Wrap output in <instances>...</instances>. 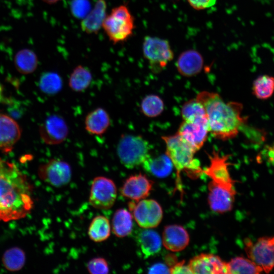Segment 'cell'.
<instances>
[{
  "label": "cell",
  "instance_id": "6da1fadb",
  "mask_svg": "<svg viewBox=\"0 0 274 274\" xmlns=\"http://www.w3.org/2000/svg\"><path fill=\"white\" fill-rule=\"evenodd\" d=\"M32 189L15 164L0 158V222L20 219L30 212Z\"/></svg>",
  "mask_w": 274,
  "mask_h": 274
},
{
  "label": "cell",
  "instance_id": "7a4b0ae2",
  "mask_svg": "<svg viewBox=\"0 0 274 274\" xmlns=\"http://www.w3.org/2000/svg\"><path fill=\"white\" fill-rule=\"evenodd\" d=\"M196 98L205 109L209 132L214 137L225 141L237 135L246 121L242 116V104L226 102L218 93L206 91L199 92Z\"/></svg>",
  "mask_w": 274,
  "mask_h": 274
},
{
  "label": "cell",
  "instance_id": "3957f363",
  "mask_svg": "<svg viewBox=\"0 0 274 274\" xmlns=\"http://www.w3.org/2000/svg\"><path fill=\"white\" fill-rule=\"evenodd\" d=\"M209 157L210 165L203 170L211 179L208 184V203L213 211L225 213L232 209L236 194L235 181L229 170V156H221L213 151Z\"/></svg>",
  "mask_w": 274,
  "mask_h": 274
},
{
  "label": "cell",
  "instance_id": "277c9868",
  "mask_svg": "<svg viewBox=\"0 0 274 274\" xmlns=\"http://www.w3.org/2000/svg\"><path fill=\"white\" fill-rule=\"evenodd\" d=\"M166 146V154L176 170L177 186L182 191L180 174L185 172L191 177H198L203 173L199 161L194 158L196 152L176 133L162 136Z\"/></svg>",
  "mask_w": 274,
  "mask_h": 274
},
{
  "label": "cell",
  "instance_id": "5b68a950",
  "mask_svg": "<svg viewBox=\"0 0 274 274\" xmlns=\"http://www.w3.org/2000/svg\"><path fill=\"white\" fill-rule=\"evenodd\" d=\"M102 28L114 44L122 43L133 34L134 18L127 7L122 5L112 9L106 17Z\"/></svg>",
  "mask_w": 274,
  "mask_h": 274
},
{
  "label": "cell",
  "instance_id": "8992f818",
  "mask_svg": "<svg viewBox=\"0 0 274 274\" xmlns=\"http://www.w3.org/2000/svg\"><path fill=\"white\" fill-rule=\"evenodd\" d=\"M150 146L143 136L123 134L118 142L116 152L121 163L128 169L142 165L149 156Z\"/></svg>",
  "mask_w": 274,
  "mask_h": 274
},
{
  "label": "cell",
  "instance_id": "52a82bcc",
  "mask_svg": "<svg viewBox=\"0 0 274 274\" xmlns=\"http://www.w3.org/2000/svg\"><path fill=\"white\" fill-rule=\"evenodd\" d=\"M143 53L155 73L162 71L174 58V53L167 40L151 36L144 38Z\"/></svg>",
  "mask_w": 274,
  "mask_h": 274
},
{
  "label": "cell",
  "instance_id": "ba28073f",
  "mask_svg": "<svg viewBox=\"0 0 274 274\" xmlns=\"http://www.w3.org/2000/svg\"><path fill=\"white\" fill-rule=\"evenodd\" d=\"M245 250L250 260L266 273L274 268V236H263L255 242L244 240Z\"/></svg>",
  "mask_w": 274,
  "mask_h": 274
},
{
  "label": "cell",
  "instance_id": "9c48e42d",
  "mask_svg": "<svg viewBox=\"0 0 274 274\" xmlns=\"http://www.w3.org/2000/svg\"><path fill=\"white\" fill-rule=\"evenodd\" d=\"M129 211L137 224L142 228H153L161 222L163 211L159 203L152 199H143L128 203Z\"/></svg>",
  "mask_w": 274,
  "mask_h": 274
},
{
  "label": "cell",
  "instance_id": "30bf717a",
  "mask_svg": "<svg viewBox=\"0 0 274 274\" xmlns=\"http://www.w3.org/2000/svg\"><path fill=\"white\" fill-rule=\"evenodd\" d=\"M117 188L112 180L98 176L93 180L89 202L95 209L108 210L114 205L117 197Z\"/></svg>",
  "mask_w": 274,
  "mask_h": 274
},
{
  "label": "cell",
  "instance_id": "8fae6325",
  "mask_svg": "<svg viewBox=\"0 0 274 274\" xmlns=\"http://www.w3.org/2000/svg\"><path fill=\"white\" fill-rule=\"evenodd\" d=\"M38 174L45 182L60 187L70 182L72 169L67 162L58 158L52 159L40 166Z\"/></svg>",
  "mask_w": 274,
  "mask_h": 274
},
{
  "label": "cell",
  "instance_id": "7c38bea8",
  "mask_svg": "<svg viewBox=\"0 0 274 274\" xmlns=\"http://www.w3.org/2000/svg\"><path fill=\"white\" fill-rule=\"evenodd\" d=\"M209 132L207 118L192 121H184L177 133L196 152L203 146Z\"/></svg>",
  "mask_w": 274,
  "mask_h": 274
},
{
  "label": "cell",
  "instance_id": "4fadbf2b",
  "mask_svg": "<svg viewBox=\"0 0 274 274\" xmlns=\"http://www.w3.org/2000/svg\"><path fill=\"white\" fill-rule=\"evenodd\" d=\"M68 127L60 116H48L41 125L40 134L42 140L47 144L54 145L63 142L67 138Z\"/></svg>",
  "mask_w": 274,
  "mask_h": 274
},
{
  "label": "cell",
  "instance_id": "5bb4252c",
  "mask_svg": "<svg viewBox=\"0 0 274 274\" xmlns=\"http://www.w3.org/2000/svg\"><path fill=\"white\" fill-rule=\"evenodd\" d=\"M153 184L145 175L141 173L132 175L123 182L120 193L125 198L138 201L149 195Z\"/></svg>",
  "mask_w": 274,
  "mask_h": 274
},
{
  "label": "cell",
  "instance_id": "9a60e30c",
  "mask_svg": "<svg viewBox=\"0 0 274 274\" xmlns=\"http://www.w3.org/2000/svg\"><path fill=\"white\" fill-rule=\"evenodd\" d=\"M192 273H228L227 262L212 254H200L192 258L188 264Z\"/></svg>",
  "mask_w": 274,
  "mask_h": 274
},
{
  "label": "cell",
  "instance_id": "2e32d148",
  "mask_svg": "<svg viewBox=\"0 0 274 274\" xmlns=\"http://www.w3.org/2000/svg\"><path fill=\"white\" fill-rule=\"evenodd\" d=\"M18 123L10 116L0 113V150L4 153L12 151L21 136Z\"/></svg>",
  "mask_w": 274,
  "mask_h": 274
},
{
  "label": "cell",
  "instance_id": "e0dca14e",
  "mask_svg": "<svg viewBox=\"0 0 274 274\" xmlns=\"http://www.w3.org/2000/svg\"><path fill=\"white\" fill-rule=\"evenodd\" d=\"M162 241L166 249L172 252H179L188 246L189 236L186 230L182 226L170 225L164 227Z\"/></svg>",
  "mask_w": 274,
  "mask_h": 274
},
{
  "label": "cell",
  "instance_id": "ac0fdd59",
  "mask_svg": "<svg viewBox=\"0 0 274 274\" xmlns=\"http://www.w3.org/2000/svg\"><path fill=\"white\" fill-rule=\"evenodd\" d=\"M107 5L105 0H97L93 7L82 19L81 28L87 34H96L102 27L107 16Z\"/></svg>",
  "mask_w": 274,
  "mask_h": 274
},
{
  "label": "cell",
  "instance_id": "d6986e66",
  "mask_svg": "<svg viewBox=\"0 0 274 274\" xmlns=\"http://www.w3.org/2000/svg\"><path fill=\"white\" fill-rule=\"evenodd\" d=\"M203 59L201 55L195 50L183 52L179 56L176 66L179 73L190 77L199 74L202 70Z\"/></svg>",
  "mask_w": 274,
  "mask_h": 274
},
{
  "label": "cell",
  "instance_id": "ffe728a7",
  "mask_svg": "<svg viewBox=\"0 0 274 274\" xmlns=\"http://www.w3.org/2000/svg\"><path fill=\"white\" fill-rule=\"evenodd\" d=\"M111 123L109 113L102 108H97L89 112L84 121L86 131L94 135H102L107 131Z\"/></svg>",
  "mask_w": 274,
  "mask_h": 274
},
{
  "label": "cell",
  "instance_id": "44dd1931",
  "mask_svg": "<svg viewBox=\"0 0 274 274\" xmlns=\"http://www.w3.org/2000/svg\"><path fill=\"white\" fill-rule=\"evenodd\" d=\"M136 242L145 258L154 256L161 250L162 241L159 234L148 228L139 231L136 237Z\"/></svg>",
  "mask_w": 274,
  "mask_h": 274
},
{
  "label": "cell",
  "instance_id": "7402d4cb",
  "mask_svg": "<svg viewBox=\"0 0 274 274\" xmlns=\"http://www.w3.org/2000/svg\"><path fill=\"white\" fill-rule=\"evenodd\" d=\"M142 165L146 172L158 178L168 176L174 166L166 154L155 157L151 156L149 154Z\"/></svg>",
  "mask_w": 274,
  "mask_h": 274
},
{
  "label": "cell",
  "instance_id": "603a6c76",
  "mask_svg": "<svg viewBox=\"0 0 274 274\" xmlns=\"http://www.w3.org/2000/svg\"><path fill=\"white\" fill-rule=\"evenodd\" d=\"M133 216L125 209L117 210L112 220L111 230L118 237H124L130 234L133 229Z\"/></svg>",
  "mask_w": 274,
  "mask_h": 274
},
{
  "label": "cell",
  "instance_id": "cb8c5ba5",
  "mask_svg": "<svg viewBox=\"0 0 274 274\" xmlns=\"http://www.w3.org/2000/svg\"><path fill=\"white\" fill-rule=\"evenodd\" d=\"M111 226L109 219L104 216L95 217L90 223L88 235L92 241L99 243L107 240L111 234Z\"/></svg>",
  "mask_w": 274,
  "mask_h": 274
},
{
  "label": "cell",
  "instance_id": "d4e9b609",
  "mask_svg": "<svg viewBox=\"0 0 274 274\" xmlns=\"http://www.w3.org/2000/svg\"><path fill=\"white\" fill-rule=\"evenodd\" d=\"M92 75L89 70L82 65L77 66L71 73L68 79V86L74 91H85L90 85Z\"/></svg>",
  "mask_w": 274,
  "mask_h": 274
},
{
  "label": "cell",
  "instance_id": "484cf974",
  "mask_svg": "<svg viewBox=\"0 0 274 274\" xmlns=\"http://www.w3.org/2000/svg\"><path fill=\"white\" fill-rule=\"evenodd\" d=\"M228 273H254L263 272L262 269L249 258L236 257L227 262Z\"/></svg>",
  "mask_w": 274,
  "mask_h": 274
},
{
  "label": "cell",
  "instance_id": "4316f807",
  "mask_svg": "<svg viewBox=\"0 0 274 274\" xmlns=\"http://www.w3.org/2000/svg\"><path fill=\"white\" fill-rule=\"evenodd\" d=\"M15 64L20 73L24 74H30L36 69L38 58L33 51L29 49H23L16 54Z\"/></svg>",
  "mask_w": 274,
  "mask_h": 274
},
{
  "label": "cell",
  "instance_id": "83f0119b",
  "mask_svg": "<svg viewBox=\"0 0 274 274\" xmlns=\"http://www.w3.org/2000/svg\"><path fill=\"white\" fill-rule=\"evenodd\" d=\"M63 82L61 77L55 72H46L41 76L39 86L42 92L46 94L52 95L61 90Z\"/></svg>",
  "mask_w": 274,
  "mask_h": 274
},
{
  "label": "cell",
  "instance_id": "f1b7e54d",
  "mask_svg": "<svg viewBox=\"0 0 274 274\" xmlns=\"http://www.w3.org/2000/svg\"><path fill=\"white\" fill-rule=\"evenodd\" d=\"M252 91L258 99L269 98L274 92V77L267 75L259 76L253 82Z\"/></svg>",
  "mask_w": 274,
  "mask_h": 274
},
{
  "label": "cell",
  "instance_id": "f546056e",
  "mask_svg": "<svg viewBox=\"0 0 274 274\" xmlns=\"http://www.w3.org/2000/svg\"><path fill=\"white\" fill-rule=\"evenodd\" d=\"M2 261L7 270L12 271H17L23 267L25 262V255L21 249L13 247L5 251Z\"/></svg>",
  "mask_w": 274,
  "mask_h": 274
},
{
  "label": "cell",
  "instance_id": "4dcf8cb0",
  "mask_svg": "<svg viewBox=\"0 0 274 274\" xmlns=\"http://www.w3.org/2000/svg\"><path fill=\"white\" fill-rule=\"evenodd\" d=\"M142 113L147 117H156L162 112L164 110V102L158 95L149 94L142 99L141 105Z\"/></svg>",
  "mask_w": 274,
  "mask_h": 274
},
{
  "label": "cell",
  "instance_id": "1f68e13d",
  "mask_svg": "<svg viewBox=\"0 0 274 274\" xmlns=\"http://www.w3.org/2000/svg\"><path fill=\"white\" fill-rule=\"evenodd\" d=\"M181 115L184 121H188L207 118L203 105L196 98L184 103L182 107Z\"/></svg>",
  "mask_w": 274,
  "mask_h": 274
},
{
  "label": "cell",
  "instance_id": "d6a6232c",
  "mask_svg": "<svg viewBox=\"0 0 274 274\" xmlns=\"http://www.w3.org/2000/svg\"><path fill=\"white\" fill-rule=\"evenodd\" d=\"M87 268L92 274H105L109 272L108 262L102 257H95L90 260L87 264Z\"/></svg>",
  "mask_w": 274,
  "mask_h": 274
},
{
  "label": "cell",
  "instance_id": "836d02e7",
  "mask_svg": "<svg viewBox=\"0 0 274 274\" xmlns=\"http://www.w3.org/2000/svg\"><path fill=\"white\" fill-rule=\"evenodd\" d=\"M89 6L87 0H73L71 6V11L74 16L82 19L90 11Z\"/></svg>",
  "mask_w": 274,
  "mask_h": 274
},
{
  "label": "cell",
  "instance_id": "e575fe53",
  "mask_svg": "<svg viewBox=\"0 0 274 274\" xmlns=\"http://www.w3.org/2000/svg\"><path fill=\"white\" fill-rule=\"evenodd\" d=\"M190 5L197 10L210 8L216 3L217 0H187Z\"/></svg>",
  "mask_w": 274,
  "mask_h": 274
},
{
  "label": "cell",
  "instance_id": "d590c367",
  "mask_svg": "<svg viewBox=\"0 0 274 274\" xmlns=\"http://www.w3.org/2000/svg\"><path fill=\"white\" fill-rule=\"evenodd\" d=\"M170 273H192L188 264H185L184 260L180 262H176L169 267Z\"/></svg>",
  "mask_w": 274,
  "mask_h": 274
},
{
  "label": "cell",
  "instance_id": "8d00e7d4",
  "mask_svg": "<svg viewBox=\"0 0 274 274\" xmlns=\"http://www.w3.org/2000/svg\"><path fill=\"white\" fill-rule=\"evenodd\" d=\"M149 273H170L168 266L166 264L157 263L152 265L148 269Z\"/></svg>",
  "mask_w": 274,
  "mask_h": 274
},
{
  "label": "cell",
  "instance_id": "74e56055",
  "mask_svg": "<svg viewBox=\"0 0 274 274\" xmlns=\"http://www.w3.org/2000/svg\"><path fill=\"white\" fill-rule=\"evenodd\" d=\"M265 159L270 164L274 166V145L268 146L263 151Z\"/></svg>",
  "mask_w": 274,
  "mask_h": 274
},
{
  "label": "cell",
  "instance_id": "f35d334b",
  "mask_svg": "<svg viewBox=\"0 0 274 274\" xmlns=\"http://www.w3.org/2000/svg\"><path fill=\"white\" fill-rule=\"evenodd\" d=\"M44 2L47 3L48 4H54L57 2L60 1V0H42Z\"/></svg>",
  "mask_w": 274,
  "mask_h": 274
},
{
  "label": "cell",
  "instance_id": "ab89813d",
  "mask_svg": "<svg viewBox=\"0 0 274 274\" xmlns=\"http://www.w3.org/2000/svg\"><path fill=\"white\" fill-rule=\"evenodd\" d=\"M3 88L1 84H0V101L3 100Z\"/></svg>",
  "mask_w": 274,
  "mask_h": 274
}]
</instances>
